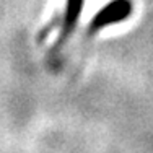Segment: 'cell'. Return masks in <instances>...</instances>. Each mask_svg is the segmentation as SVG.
I'll return each mask as SVG.
<instances>
[{
	"label": "cell",
	"instance_id": "obj_2",
	"mask_svg": "<svg viewBox=\"0 0 153 153\" xmlns=\"http://www.w3.org/2000/svg\"><path fill=\"white\" fill-rule=\"evenodd\" d=\"M83 2L85 0H67L65 12H64V16H62L60 34L56 42V49H59L68 39V36L75 31L76 25H78V20H80V15H82V10H83Z\"/></svg>",
	"mask_w": 153,
	"mask_h": 153
},
{
	"label": "cell",
	"instance_id": "obj_1",
	"mask_svg": "<svg viewBox=\"0 0 153 153\" xmlns=\"http://www.w3.org/2000/svg\"><path fill=\"white\" fill-rule=\"evenodd\" d=\"M134 12L132 0H111L108 2L90 23V33H98L109 25H116L127 20Z\"/></svg>",
	"mask_w": 153,
	"mask_h": 153
}]
</instances>
